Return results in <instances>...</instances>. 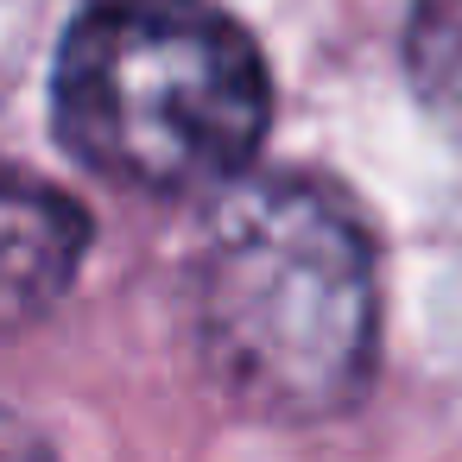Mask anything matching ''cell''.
<instances>
[{"mask_svg":"<svg viewBox=\"0 0 462 462\" xmlns=\"http://www.w3.org/2000/svg\"><path fill=\"white\" fill-rule=\"evenodd\" d=\"M405 70L424 108L462 140V0H411Z\"/></svg>","mask_w":462,"mask_h":462,"instance_id":"cell-4","label":"cell"},{"mask_svg":"<svg viewBox=\"0 0 462 462\" xmlns=\"http://www.w3.org/2000/svg\"><path fill=\"white\" fill-rule=\"evenodd\" d=\"M51 121L70 159L146 197L241 184L273 121L260 45L209 0H96L64 32Z\"/></svg>","mask_w":462,"mask_h":462,"instance_id":"cell-2","label":"cell"},{"mask_svg":"<svg viewBox=\"0 0 462 462\" xmlns=\"http://www.w3.org/2000/svg\"><path fill=\"white\" fill-rule=\"evenodd\" d=\"M89 254V216L58 184L0 165V329L39 323Z\"/></svg>","mask_w":462,"mask_h":462,"instance_id":"cell-3","label":"cell"},{"mask_svg":"<svg viewBox=\"0 0 462 462\" xmlns=\"http://www.w3.org/2000/svg\"><path fill=\"white\" fill-rule=\"evenodd\" d=\"M0 462H58V456H51V443H45L26 418L0 411Z\"/></svg>","mask_w":462,"mask_h":462,"instance_id":"cell-5","label":"cell"},{"mask_svg":"<svg viewBox=\"0 0 462 462\" xmlns=\"http://www.w3.org/2000/svg\"><path fill=\"white\" fill-rule=\"evenodd\" d=\"M190 336L216 393L254 418L348 411L380 348V266L348 197L298 171L228 184L190 260Z\"/></svg>","mask_w":462,"mask_h":462,"instance_id":"cell-1","label":"cell"}]
</instances>
